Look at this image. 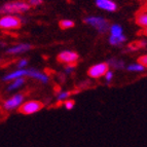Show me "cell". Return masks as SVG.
<instances>
[{"label": "cell", "mask_w": 147, "mask_h": 147, "mask_svg": "<svg viewBox=\"0 0 147 147\" xmlns=\"http://www.w3.org/2000/svg\"><path fill=\"white\" fill-rule=\"evenodd\" d=\"M30 9V3L25 1H13L5 3L1 8L2 13H21Z\"/></svg>", "instance_id": "obj_1"}, {"label": "cell", "mask_w": 147, "mask_h": 147, "mask_svg": "<svg viewBox=\"0 0 147 147\" xmlns=\"http://www.w3.org/2000/svg\"><path fill=\"white\" fill-rule=\"evenodd\" d=\"M84 22L86 24L91 25L92 27H94L95 29H97L99 32H106L109 28V23L107 20L103 19L100 17H88L84 19Z\"/></svg>", "instance_id": "obj_2"}, {"label": "cell", "mask_w": 147, "mask_h": 147, "mask_svg": "<svg viewBox=\"0 0 147 147\" xmlns=\"http://www.w3.org/2000/svg\"><path fill=\"white\" fill-rule=\"evenodd\" d=\"M21 26V20L11 15L3 16L0 19V27L2 29H17Z\"/></svg>", "instance_id": "obj_3"}, {"label": "cell", "mask_w": 147, "mask_h": 147, "mask_svg": "<svg viewBox=\"0 0 147 147\" xmlns=\"http://www.w3.org/2000/svg\"><path fill=\"white\" fill-rule=\"evenodd\" d=\"M43 107L41 102H38V101H28L26 103H24L23 105L20 106L19 108V111L23 114H33V113H36Z\"/></svg>", "instance_id": "obj_4"}, {"label": "cell", "mask_w": 147, "mask_h": 147, "mask_svg": "<svg viewBox=\"0 0 147 147\" xmlns=\"http://www.w3.org/2000/svg\"><path fill=\"white\" fill-rule=\"evenodd\" d=\"M108 69H109V64L108 63H99L88 69V73L93 78H99L101 76L105 75L109 71Z\"/></svg>", "instance_id": "obj_5"}, {"label": "cell", "mask_w": 147, "mask_h": 147, "mask_svg": "<svg viewBox=\"0 0 147 147\" xmlns=\"http://www.w3.org/2000/svg\"><path fill=\"white\" fill-rule=\"evenodd\" d=\"M23 100H24V96L22 94H16L10 99H8L7 101H5L4 104H3V107H4L5 110L7 111L13 110V109L20 107L22 105Z\"/></svg>", "instance_id": "obj_6"}, {"label": "cell", "mask_w": 147, "mask_h": 147, "mask_svg": "<svg viewBox=\"0 0 147 147\" xmlns=\"http://www.w3.org/2000/svg\"><path fill=\"white\" fill-rule=\"evenodd\" d=\"M58 60L61 63H66V64H75L76 61L78 60V55L75 52H71V51H65L62 52L61 54L58 56Z\"/></svg>", "instance_id": "obj_7"}, {"label": "cell", "mask_w": 147, "mask_h": 147, "mask_svg": "<svg viewBox=\"0 0 147 147\" xmlns=\"http://www.w3.org/2000/svg\"><path fill=\"white\" fill-rule=\"evenodd\" d=\"M96 5L99 8L106 11H115L117 9V5L112 0H96Z\"/></svg>", "instance_id": "obj_8"}, {"label": "cell", "mask_w": 147, "mask_h": 147, "mask_svg": "<svg viewBox=\"0 0 147 147\" xmlns=\"http://www.w3.org/2000/svg\"><path fill=\"white\" fill-rule=\"evenodd\" d=\"M31 45L28 43H23V44H18L16 47H10L7 49V54L9 55H17V54H22V53L28 52L29 49H31Z\"/></svg>", "instance_id": "obj_9"}, {"label": "cell", "mask_w": 147, "mask_h": 147, "mask_svg": "<svg viewBox=\"0 0 147 147\" xmlns=\"http://www.w3.org/2000/svg\"><path fill=\"white\" fill-rule=\"evenodd\" d=\"M28 70L26 69H19L17 71H13L11 73L7 74L3 77V81H9V80H15L17 78H20V77H24V76H27Z\"/></svg>", "instance_id": "obj_10"}, {"label": "cell", "mask_w": 147, "mask_h": 147, "mask_svg": "<svg viewBox=\"0 0 147 147\" xmlns=\"http://www.w3.org/2000/svg\"><path fill=\"white\" fill-rule=\"evenodd\" d=\"M27 76L33 77V78H35V79H38V80H40L41 82H43V84H47V81H49V77H47L45 74L41 73L40 71H37L35 69H28Z\"/></svg>", "instance_id": "obj_11"}, {"label": "cell", "mask_w": 147, "mask_h": 147, "mask_svg": "<svg viewBox=\"0 0 147 147\" xmlns=\"http://www.w3.org/2000/svg\"><path fill=\"white\" fill-rule=\"evenodd\" d=\"M127 40V37L125 36V35H120V36H112V35H110V37H109V42H110V44H112V45H120L121 43H123V42Z\"/></svg>", "instance_id": "obj_12"}, {"label": "cell", "mask_w": 147, "mask_h": 147, "mask_svg": "<svg viewBox=\"0 0 147 147\" xmlns=\"http://www.w3.org/2000/svg\"><path fill=\"white\" fill-rule=\"evenodd\" d=\"M24 84H25V78H24V77H20V78H17V79H15V80L12 81V82L9 84V86H8L7 90H8V91H13V90H16V88L22 86Z\"/></svg>", "instance_id": "obj_13"}, {"label": "cell", "mask_w": 147, "mask_h": 147, "mask_svg": "<svg viewBox=\"0 0 147 147\" xmlns=\"http://www.w3.org/2000/svg\"><path fill=\"white\" fill-rule=\"evenodd\" d=\"M110 34L112 36H120V35H123V28L120 27L119 25L114 24L110 27Z\"/></svg>", "instance_id": "obj_14"}, {"label": "cell", "mask_w": 147, "mask_h": 147, "mask_svg": "<svg viewBox=\"0 0 147 147\" xmlns=\"http://www.w3.org/2000/svg\"><path fill=\"white\" fill-rule=\"evenodd\" d=\"M127 70L129 71H133V72H142L145 70V67L143 65H141L140 63H136V64H131L127 66Z\"/></svg>", "instance_id": "obj_15"}, {"label": "cell", "mask_w": 147, "mask_h": 147, "mask_svg": "<svg viewBox=\"0 0 147 147\" xmlns=\"http://www.w3.org/2000/svg\"><path fill=\"white\" fill-rule=\"evenodd\" d=\"M137 24L141 27L145 28L147 27V13H144V15H141L137 18V20H136Z\"/></svg>", "instance_id": "obj_16"}, {"label": "cell", "mask_w": 147, "mask_h": 147, "mask_svg": "<svg viewBox=\"0 0 147 147\" xmlns=\"http://www.w3.org/2000/svg\"><path fill=\"white\" fill-rule=\"evenodd\" d=\"M74 26V23L70 20H63L60 22V27L62 29H69V28H72Z\"/></svg>", "instance_id": "obj_17"}, {"label": "cell", "mask_w": 147, "mask_h": 147, "mask_svg": "<svg viewBox=\"0 0 147 147\" xmlns=\"http://www.w3.org/2000/svg\"><path fill=\"white\" fill-rule=\"evenodd\" d=\"M70 95H71V93H70V92H63V93H60L59 95H58V100H59V101H64L65 99L68 98Z\"/></svg>", "instance_id": "obj_18"}, {"label": "cell", "mask_w": 147, "mask_h": 147, "mask_svg": "<svg viewBox=\"0 0 147 147\" xmlns=\"http://www.w3.org/2000/svg\"><path fill=\"white\" fill-rule=\"evenodd\" d=\"M74 101L73 100H67L65 101V103H64V105H65V107H66V109H68V110H71L72 108L74 107Z\"/></svg>", "instance_id": "obj_19"}, {"label": "cell", "mask_w": 147, "mask_h": 147, "mask_svg": "<svg viewBox=\"0 0 147 147\" xmlns=\"http://www.w3.org/2000/svg\"><path fill=\"white\" fill-rule=\"evenodd\" d=\"M28 65V60H26V59H23V60H21L20 62H19V64H18V67L20 69H23L24 67H26Z\"/></svg>", "instance_id": "obj_20"}, {"label": "cell", "mask_w": 147, "mask_h": 147, "mask_svg": "<svg viewBox=\"0 0 147 147\" xmlns=\"http://www.w3.org/2000/svg\"><path fill=\"white\" fill-rule=\"evenodd\" d=\"M138 63H140L141 65H143L144 67H147V56H142L139 59Z\"/></svg>", "instance_id": "obj_21"}, {"label": "cell", "mask_w": 147, "mask_h": 147, "mask_svg": "<svg viewBox=\"0 0 147 147\" xmlns=\"http://www.w3.org/2000/svg\"><path fill=\"white\" fill-rule=\"evenodd\" d=\"M113 78V72L112 71H108L107 73L105 74V79L107 82H110L111 79Z\"/></svg>", "instance_id": "obj_22"}, {"label": "cell", "mask_w": 147, "mask_h": 147, "mask_svg": "<svg viewBox=\"0 0 147 147\" xmlns=\"http://www.w3.org/2000/svg\"><path fill=\"white\" fill-rule=\"evenodd\" d=\"M74 65H75V64H69L68 66L66 67V69H65V72H66L67 74L73 72V70H74Z\"/></svg>", "instance_id": "obj_23"}, {"label": "cell", "mask_w": 147, "mask_h": 147, "mask_svg": "<svg viewBox=\"0 0 147 147\" xmlns=\"http://www.w3.org/2000/svg\"><path fill=\"white\" fill-rule=\"evenodd\" d=\"M30 5H33V6H37L42 3V0H29Z\"/></svg>", "instance_id": "obj_24"}, {"label": "cell", "mask_w": 147, "mask_h": 147, "mask_svg": "<svg viewBox=\"0 0 147 147\" xmlns=\"http://www.w3.org/2000/svg\"><path fill=\"white\" fill-rule=\"evenodd\" d=\"M142 34H144V35H147V27H145L144 29L142 30Z\"/></svg>", "instance_id": "obj_25"}]
</instances>
